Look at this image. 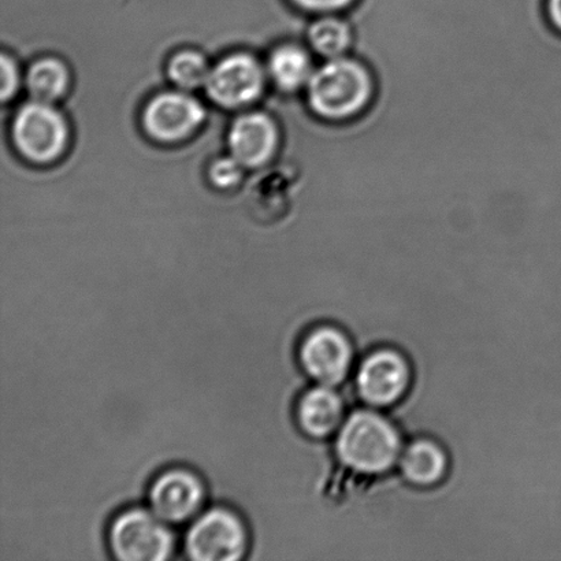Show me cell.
<instances>
[{
	"instance_id": "6da1fadb",
	"label": "cell",
	"mask_w": 561,
	"mask_h": 561,
	"mask_svg": "<svg viewBox=\"0 0 561 561\" xmlns=\"http://www.w3.org/2000/svg\"><path fill=\"white\" fill-rule=\"evenodd\" d=\"M405 438L387 412L355 407L333 438L335 456L352 474L379 478L399 470Z\"/></svg>"
},
{
	"instance_id": "7a4b0ae2",
	"label": "cell",
	"mask_w": 561,
	"mask_h": 561,
	"mask_svg": "<svg viewBox=\"0 0 561 561\" xmlns=\"http://www.w3.org/2000/svg\"><path fill=\"white\" fill-rule=\"evenodd\" d=\"M172 527L151 508L128 505L108 522L110 557L118 561L172 560L178 553V537Z\"/></svg>"
},
{
	"instance_id": "3957f363",
	"label": "cell",
	"mask_w": 561,
	"mask_h": 561,
	"mask_svg": "<svg viewBox=\"0 0 561 561\" xmlns=\"http://www.w3.org/2000/svg\"><path fill=\"white\" fill-rule=\"evenodd\" d=\"M252 535L240 511L211 505L185 531L184 558L192 561H240L250 558Z\"/></svg>"
},
{
	"instance_id": "277c9868",
	"label": "cell",
	"mask_w": 561,
	"mask_h": 561,
	"mask_svg": "<svg viewBox=\"0 0 561 561\" xmlns=\"http://www.w3.org/2000/svg\"><path fill=\"white\" fill-rule=\"evenodd\" d=\"M373 96V80L356 60L333 58L308 81V99L318 115L346 119L360 113Z\"/></svg>"
},
{
	"instance_id": "5b68a950",
	"label": "cell",
	"mask_w": 561,
	"mask_h": 561,
	"mask_svg": "<svg viewBox=\"0 0 561 561\" xmlns=\"http://www.w3.org/2000/svg\"><path fill=\"white\" fill-rule=\"evenodd\" d=\"M297 356L312 383L340 388L346 399L355 398L352 378L357 366L356 351L350 334L343 329L323 323L308 330L300 341Z\"/></svg>"
},
{
	"instance_id": "8992f818",
	"label": "cell",
	"mask_w": 561,
	"mask_h": 561,
	"mask_svg": "<svg viewBox=\"0 0 561 561\" xmlns=\"http://www.w3.org/2000/svg\"><path fill=\"white\" fill-rule=\"evenodd\" d=\"M210 497L206 478L186 465L158 471L146 494L148 507L172 526L191 524L206 510Z\"/></svg>"
},
{
	"instance_id": "52a82bcc",
	"label": "cell",
	"mask_w": 561,
	"mask_h": 561,
	"mask_svg": "<svg viewBox=\"0 0 561 561\" xmlns=\"http://www.w3.org/2000/svg\"><path fill=\"white\" fill-rule=\"evenodd\" d=\"M412 368L399 350L383 346L357 363L352 385L357 401L371 409L388 411L409 393Z\"/></svg>"
},
{
	"instance_id": "ba28073f",
	"label": "cell",
	"mask_w": 561,
	"mask_h": 561,
	"mask_svg": "<svg viewBox=\"0 0 561 561\" xmlns=\"http://www.w3.org/2000/svg\"><path fill=\"white\" fill-rule=\"evenodd\" d=\"M68 125L51 103L33 101L15 115V146L33 162L46 163L57 159L68 145Z\"/></svg>"
},
{
	"instance_id": "9c48e42d",
	"label": "cell",
	"mask_w": 561,
	"mask_h": 561,
	"mask_svg": "<svg viewBox=\"0 0 561 561\" xmlns=\"http://www.w3.org/2000/svg\"><path fill=\"white\" fill-rule=\"evenodd\" d=\"M263 70L251 55L234 54L210 70L207 93L224 107H239L255 101L263 90Z\"/></svg>"
},
{
	"instance_id": "30bf717a",
	"label": "cell",
	"mask_w": 561,
	"mask_h": 561,
	"mask_svg": "<svg viewBox=\"0 0 561 561\" xmlns=\"http://www.w3.org/2000/svg\"><path fill=\"white\" fill-rule=\"evenodd\" d=\"M205 115L196 99L181 92L161 93L147 104L145 128L159 141H179L194 134Z\"/></svg>"
},
{
	"instance_id": "8fae6325",
	"label": "cell",
	"mask_w": 561,
	"mask_h": 561,
	"mask_svg": "<svg viewBox=\"0 0 561 561\" xmlns=\"http://www.w3.org/2000/svg\"><path fill=\"white\" fill-rule=\"evenodd\" d=\"M348 412L350 405L343 390L329 385L311 383L297 400L295 416L306 436L333 439Z\"/></svg>"
},
{
	"instance_id": "7c38bea8",
	"label": "cell",
	"mask_w": 561,
	"mask_h": 561,
	"mask_svg": "<svg viewBox=\"0 0 561 561\" xmlns=\"http://www.w3.org/2000/svg\"><path fill=\"white\" fill-rule=\"evenodd\" d=\"M277 128L265 114H245L234 121L229 134L233 158L247 168L266 163L276 152Z\"/></svg>"
},
{
	"instance_id": "4fadbf2b",
	"label": "cell",
	"mask_w": 561,
	"mask_h": 561,
	"mask_svg": "<svg viewBox=\"0 0 561 561\" xmlns=\"http://www.w3.org/2000/svg\"><path fill=\"white\" fill-rule=\"evenodd\" d=\"M450 459L447 449L431 437H416L405 443L399 471L411 485L433 488L447 478Z\"/></svg>"
},
{
	"instance_id": "5bb4252c",
	"label": "cell",
	"mask_w": 561,
	"mask_h": 561,
	"mask_svg": "<svg viewBox=\"0 0 561 561\" xmlns=\"http://www.w3.org/2000/svg\"><path fill=\"white\" fill-rule=\"evenodd\" d=\"M271 73L283 90H299L313 75L311 59L300 47H279L272 55Z\"/></svg>"
},
{
	"instance_id": "9a60e30c",
	"label": "cell",
	"mask_w": 561,
	"mask_h": 561,
	"mask_svg": "<svg viewBox=\"0 0 561 561\" xmlns=\"http://www.w3.org/2000/svg\"><path fill=\"white\" fill-rule=\"evenodd\" d=\"M26 84L33 101L53 103L62 96L68 88V69L55 58L37 60L27 73Z\"/></svg>"
},
{
	"instance_id": "2e32d148",
	"label": "cell",
	"mask_w": 561,
	"mask_h": 561,
	"mask_svg": "<svg viewBox=\"0 0 561 561\" xmlns=\"http://www.w3.org/2000/svg\"><path fill=\"white\" fill-rule=\"evenodd\" d=\"M310 42L318 54L339 58L348 49L351 31L345 22L335 19L319 20L311 26Z\"/></svg>"
},
{
	"instance_id": "e0dca14e",
	"label": "cell",
	"mask_w": 561,
	"mask_h": 561,
	"mask_svg": "<svg viewBox=\"0 0 561 561\" xmlns=\"http://www.w3.org/2000/svg\"><path fill=\"white\" fill-rule=\"evenodd\" d=\"M169 75L180 88L194 90V88L206 85L210 69L201 54L185 51L170 60Z\"/></svg>"
},
{
	"instance_id": "ac0fdd59",
	"label": "cell",
	"mask_w": 561,
	"mask_h": 561,
	"mask_svg": "<svg viewBox=\"0 0 561 561\" xmlns=\"http://www.w3.org/2000/svg\"><path fill=\"white\" fill-rule=\"evenodd\" d=\"M241 164L236 158H222L213 164L210 178L219 188H230L241 179Z\"/></svg>"
},
{
	"instance_id": "d6986e66",
	"label": "cell",
	"mask_w": 561,
	"mask_h": 561,
	"mask_svg": "<svg viewBox=\"0 0 561 561\" xmlns=\"http://www.w3.org/2000/svg\"><path fill=\"white\" fill-rule=\"evenodd\" d=\"M19 88V70L8 55L2 57V99L3 102L13 96Z\"/></svg>"
},
{
	"instance_id": "ffe728a7",
	"label": "cell",
	"mask_w": 561,
	"mask_h": 561,
	"mask_svg": "<svg viewBox=\"0 0 561 561\" xmlns=\"http://www.w3.org/2000/svg\"><path fill=\"white\" fill-rule=\"evenodd\" d=\"M300 8L317 11V13H329L337 11L350 5L354 0H294Z\"/></svg>"
},
{
	"instance_id": "44dd1931",
	"label": "cell",
	"mask_w": 561,
	"mask_h": 561,
	"mask_svg": "<svg viewBox=\"0 0 561 561\" xmlns=\"http://www.w3.org/2000/svg\"><path fill=\"white\" fill-rule=\"evenodd\" d=\"M549 15L554 25L561 31V0H549Z\"/></svg>"
}]
</instances>
